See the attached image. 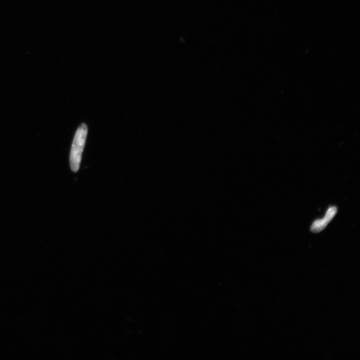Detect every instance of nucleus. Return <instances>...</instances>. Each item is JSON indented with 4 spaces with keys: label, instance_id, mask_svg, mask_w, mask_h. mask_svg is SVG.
<instances>
[{
    "label": "nucleus",
    "instance_id": "f03ea898",
    "mask_svg": "<svg viewBox=\"0 0 360 360\" xmlns=\"http://www.w3.org/2000/svg\"><path fill=\"white\" fill-rule=\"evenodd\" d=\"M337 213V207L333 206L329 208L323 219L317 220L313 222L311 226V231L314 233H319L323 231L332 220Z\"/></svg>",
    "mask_w": 360,
    "mask_h": 360
},
{
    "label": "nucleus",
    "instance_id": "f257e3e1",
    "mask_svg": "<svg viewBox=\"0 0 360 360\" xmlns=\"http://www.w3.org/2000/svg\"><path fill=\"white\" fill-rule=\"evenodd\" d=\"M87 134L88 127L85 124L83 123L77 130L72 143L70 164L71 170L74 172H77L79 169Z\"/></svg>",
    "mask_w": 360,
    "mask_h": 360
}]
</instances>
